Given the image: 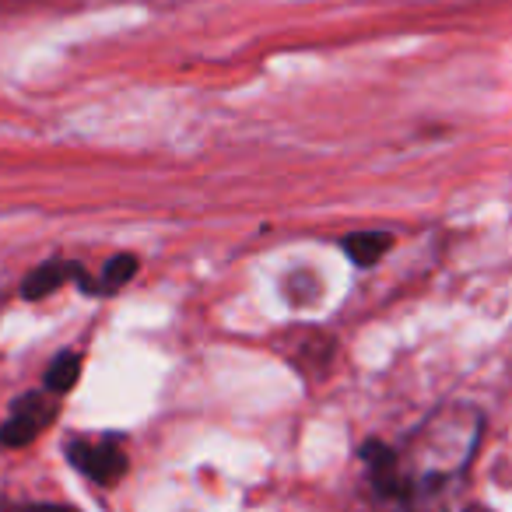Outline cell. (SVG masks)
<instances>
[{
	"label": "cell",
	"instance_id": "1",
	"mask_svg": "<svg viewBox=\"0 0 512 512\" xmlns=\"http://www.w3.org/2000/svg\"><path fill=\"white\" fill-rule=\"evenodd\" d=\"M484 432V418L470 404H446L411 432L404 446L369 442L362 449L372 488L386 498L418 502L467 470Z\"/></svg>",
	"mask_w": 512,
	"mask_h": 512
},
{
	"label": "cell",
	"instance_id": "8",
	"mask_svg": "<svg viewBox=\"0 0 512 512\" xmlns=\"http://www.w3.org/2000/svg\"><path fill=\"white\" fill-rule=\"evenodd\" d=\"M29 512H78V509H71V505H32Z\"/></svg>",
	"mask_w": 512,
	"mask_h": 512
},
{
	"label": "cell",
	"instance_id": "5",
	"mask_svg": "<svg viewBox=\"0 0 512 512\" xmlns=\"http://www.w3.org/2000/svg\"><path fill=\"white\" fill-rule=\"evenodd\" d=\"M390 246H393V235L386 232H358L341 242V249L358 267H372L376 260H383V253H390Z\"/></svg>",
	"mask_w": 512,
	"mask_h": 512
},
{
	"label": "cell",
	"instance_id": "2",
	"mask_svg": "<svg viewBox=\"0 0 512 512\" xmlns=\"http://www.w3.org/2000/svg\"><path fill=\"white\" fill-rule=\"evenodd\" d=\"M67 460L85 477H92L95 484H116L123 477V470H127V456L113 439H74L67 446Z\"/></svg>",
	"mask_w": 512,
	"mask_h": 512
},
{
	"label": "cell",
	"instance_id": "7",
	"mask_svg": "<svg viewBox=\"0 0 512 512\" xmlns=\"http://www.w3.org/2000/svg\"><path fill=\"white\" fill-rule=\"evenodd\" d=\"M134 274H137V256H130V253L113 256V260L102 267V278H99V285H95V292H116V288L127 285Z\"/></svg>",
	"mask_w": 512,
	"mask_h": 512
},
{
	"label": "cell",
	"instance_id": "3",
	"mask_svg": "<svg viewBox=\"0 0 512 512\" xmlns=\"http://www.w3.org/2000/svg\"><path fill=\"white\" fill-rule=\"evenodd\" d=\"M57 418V404L43 393H29V397H18L11 407V418L0 425V442L8 449H18L25 442H32L43 432L50 421Z\"/></svg>",
	"mask_w": 512,
	"mask_h": 512
},
{
	"label": "cell",
	"instance_id": "6",
	"mask_svg": "<svg viewBox=\"0 0 512 512\" xmlns=\"http://www.w3.org/2000/svg\"><path fill=\"white\" fill-rule=\"evenodd\" d=\"M81 376V355L78 351H64V355L53 358L50 372H46V390L53 393H67Z\"/></svg>",
	"mask_w": 512,
	"mask_h": 512
},
{
	"label": "cell",
	"instance_id": "4",
	"mask_svg": "<svg viewBox=\"0 0 512 512\" xmlns=\"http://www.w3.org/2000/svg\"><path fill=\"white\" fill-rule=\"evenodd\" d=\"M67 278L85 281V271H81V267H74V264H60V260H50V264L36 267V271L25 278L22 295H25V299H43V295L57 292V288L64 285Z\"/></svg>",
	"mask_w": 512,
	"mask_h": 512
},
{
	"label": "cell",
	"instance_id": "9",
	"mask_svg": "<svg viewBox=\"0 0 512 512\" xmlns=\"http://www.w3.org/2000/svg\"><path fill=\"white\" fill-rule=\"evenodd\" d=\"M470 512H484V509H470Z\"/></svg>",
	"mask_w": 512,
	"mask_h": 512
}]
</instances>
